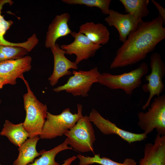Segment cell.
I'll use <instances>...</instances> for the list:
<instances>
[{
	"mask_svg": "<svg viewBox=\"0 0 165 165\" xmlns=\"http://www.w3.org/2000/svg\"><path fill=\"white\" fill-rule=\"evenodd\" d=\"M165 23L159 15L151 20L141 22L117 50L110 68L132 65L145 59L165 38Z\"/></svg>",
	"mask_w": 165,
	"mask_h": 165,
	"instance_id": "obj_1",
	"label": "cell"
},
{
	"mask_svg": "<svg viewBox=\"0 0 165 165\" xmlns=\"http://www.w3.org/2000/svg\"><path fill=\"white\" fill-rule=\"evenodd\" d=\"M20 78L24 82L27 90L23 95L26 115L23 125L28 134V138H32L39 136L42 133L47 116V107L37 99L23 75Z\"/></svg>",
	"mask_w": 165,
	"mask_h": 165,
	"instance_id": "obj_2",
	"label": "cell"
},
{
	"mask_svg": "<svg viewBox=\"0 0 165 165\" xmlns=\"http://www.w3.org/2000/svg\"><path fill=\"white\" fill-rule=\"evenodd\" d=\"M148 71L145 62L141 64L137 68L130 72L119 75H112L108 72L101 73L98 83L112 90H123L127 95H131L133 90L142 83V78Z\"/></svg>",
	"mask_w": 165,
	"mask_h": 165,
	"instance_id": "obj_3",
	"label": "cell"
},
{
	"mask_svg": "<svg viewBox=\"0 0 165 165\" xmlns=\"http://www.w3.org/2000/svg\"><path fill=\"white\" fill-rule=\"evenodd\" d=\"M77 113L73 114L70 109L67 108L60 114L55 115L48 112L41 133L39 137L41 139H51L64 135L75 125L83 116L81 105H77Z\"/></svg>",
	"mask_w": 165,
	"mask_h": 165,
	"instance_id": "obj_4",
	"label": "cell"
},
{
	"mask_svg": "<svg viewBox=\"0 0 165 165\" xmlns=\"http://www.w3.org/2000/svg\"><path fill=\"white\" fill-rule=\"evenodd\" d=\"M64 135L67 137L68 145L72 148L81 152H94L95 136L88 116H83L79 119Z\"/></svg>",
	"mask_w": 165,
	"mask_h": 165,
	"instance_id": "obj_5",
	"label": "cell"
},
{
	"mask_svg": "<svg viewBox=\"0 0 165 165\" xmlns=\"http://www.w3.org/2000/svg\"><path fill=\"white\" fill-rule=\"evenodd\" d=\"M138 125L147 135L156 129L158 134L165 135V95L156 97L144 112L138 114Z\"/></svg>",
	"mask_w": 165,
	"mask_h": 165,
	"instance_id": "obj_6",
	"label": "cell"
},
{
	"mask_svg": "<svg viewBox=\"0 0 165 165\" xmlns=\"http://www.w3.org/2000/svg\"><path fill=\"white\" fill-rule=\"evenodd\" d=\"M72 73L73 75L66 83L53 89V91L57 93L65 91L74 96L87 97L93 84L98 82L101 74L97 67L88 71L73 70Z\"/></svg>",
	"mask_w": 165,
	"mask_h": 165,
	"instance_id": "obj_7",
	"label": "cell"
},
{
	"mask_svg": "<svg viewBox=\"0 0 165 165\" xmlns=\"http://www.w3.org/2000/svg\"><path fill=\"white\" fill-rule=\"evenodd\" d=\"M151 72L145 76L148 83L144 84L142 88L144 92L149 93L148 97L145 103L142 107L145 110L150 105L154 96L158 97L165 89L163 79L165 75V64L162 61L160 54L158 53H152L150 57Z\"/></svg>",
	"mask_w": 165,
	"mask_h": 165,
	"instance_id": "obj_8",
	"label": "cell"
},
{
	"mask_svg": "<svg viewBox=\"0 0 165 165\" xmlns=\"http://www.w3.org/2000/svg\"><path fill=\"white\" fill-rule=\"evenodd\" d=\"M89 118L101 132L105 135L116 134L130 144L141 141L147 138V134L143 133L136 134L124 130L117 126L108 119H106L95 109H93Z\"/></svg>",
	"mask_w": 165,
	"mask_h": 165,
	"instance_id": "obj_9",
	"label": "cell"
},
{
	"mask_svg": "<svg viewBox=\"0 0 165 165\" xmlns=\"http://www.w3.org/2000/svg\"><path fill=\"white\" fill-rule=\"evenodd\" d=\"M71 35L74 38V41L70 44H63L60 46L65 51V54L76 56L75 62L77 65L83 60L93 57L102 47V45L93 43L82 33L73 31Z\"/></svg>",
	"mask_w": 165,
	"mask_h": 165,
	"instance_id": "obj_10",
	"label": "cell"
},
{
	"mask_svg": "<svg viewBox=\"0 0 165 165\" xmlns=\"http://www.w3.org/2000/svg\"><path fill=\"white\" fill-rule=\"evenodd\" d=\"M108 15L105 19V21L109 26L116 28L119 33V40L123 43L143 20L135 18L130 13L123 14L113 9L110 10Z\"/></svg>",
	"mask_w": 165,
	"mask_h": 165,
	"instance_id": "obj_11",
	"label": "cell"
},
{
	"mask_svg": "<svg viewBox=\"0 0 165 165\" xmlns=\"http://www.w3.org/2000/svg\"><path fill=\"white\" fill-rule=\"evenodd\" d=\"M54 58V68L52 74L48 79L50 85L52 86L56 85L59 79L72 73L70 69L77 70L78 65L68 59L65 56V52L61 49L57 44L50 48Z\"/></svg>",
	"mask_w": 165,
	"mask_h": 165,
	"instance_id": "obj_12",
	"label": "cell"
},
{
	"mask_svg": "<svg viewBox=\"0 0 165 165\" xmlns=\"http://www.w3.org/2000/svg\"><path fill=\"white\" fill-rule=\"evenodd\" d=\"M32 58L29 56L16 60L0 62V77L9 80L12 85L16 83V79L31 68Z\"/></svg>",
	"mask_w": 165,
	"mask_h": 165,
	"instance_id": "obj_13",
	"label": "cell"
},
{
	"mask_svg": "<svg viewBox=\"0 0 165 165\" xmlns=\"http://www.w3.org/2000/svg\"><path fill=\"white\" fill-rule=\"evenodd\" d=\"M138 165H165V135L157 134L153 144L145 145Z\"/></svg>",
	"mask_w": 165,
	"mask_h": 165,
	"instance_id": "obj_14",
	"label": "cell"
},
{
	"mask_svg": "<svg viewBox=\"0 0 165 165\" xmlns=\"http://www.w3.org/2000/svg\"><path fill=\"white\" fill-rule=\"evenodd\" d=\"M70 16L67 13L57 15L49 25L46 32L45 46L50 48L55 45L59 38L71 34L72 31L70 29L68 22Z\"/></svg>",
	"mask_w": 165,
	"mask_h": 165,
	"instance_id": "obj_15",
	"label": "cell"
},
{
	"mask_svg": "<svg viewBox=\"0 0 165 165\" xmlns=\"http://www.w3.org/2000/svg\"><path fill=\"white\" fill-rule=\"evenodd\" d=\"M13 3L11 0H0V45L20 46L24 48L28 52H30L38 42V39L35 33H34L26 41L22 42H11L4 37L6 31L12 25L13 22L11 20H6L4 16L2 15V11L5 5H11Z\"/></svg>",
	"mask_w": 165,
	"mask_h": 165,
	"instance_id": "obj_16",
	"label": "cell"
},
{
	"mask_svg": "<svg viewBox=\"0 0 165 165\" xmlns=\"http://www.w3.org/2000/svg\"><path fill=\"white\" fill-rule=\"evenodd\" d=\"M78 32L84 35L95 44L104 45L109 39L110 33L107 27L103 24L88 22L79 26Z\"/></svg>",
	"mask_w": 165,
	"mask_h": 165,
	"instance_id": "obj_17",
	"label": "cell"
},
{
	"mask_svg": "<svg viewBox=\"0 0 165 165\" xmlns=\"http://www.w3.org/2000/svg\"><path fill=\"white\" fill-rule=\"evenodd\" d=\"M40 139L39 136L29 138L18 147L19 155L13 165H28L32 163L36 157L41 155V151L38 152L36 148L37 143Z\"/></svg>",
	"mask_w": 165,
	"mask_h": 165,
	"instance_id": "obj_18",
	"label": "cell"
},
{
	"mask_svg": "<svg viewBox=\"0 0 165 165\" xmlns=\"http://www.w3.org/2000/svg\"><path fill=\"white\" fill-rule=\"evenodd\" d=\"M0 134L6 137L13 144L19 147L28 138V134L24 129L22 123L14 124L6 120Z\"/></svg>",
	"mask_w": 165,
	"mask_h": 165,
	"instance_id": "obj_19",
	"label": "cell"
},
{
	"mask_svg": "<svg viewBox=\"0 0 165 165\" xmlns=\"http://www.w3.org/2000/svg\"><path fill=\"white\" fill-rule=\"evenodd\" d=\"M123 5L125 12L131 14L137 19H142L148 16L149 11L148 7L149 0H120Z\"/></svg>",
	"mask_w": 165,
	"mask_h": 165,
	"instance_id": "obj_20",
	"label": "cell"
},
{
	"mask_svg": "<svg viewBox=\"0 0 165 165\" xmlns=\"http://www.w3.org/2000/svg\"><path fill=\"white\" fill-rule=\"evenodd\" d=\"M68 143L67 138L61 144L52 149L46 151L43 150L41 151V156L35 160L34 162L28 165H60L56 162L55 159L56 155L60 152L67 149H72L71 147L68 146Z\"/></svg>",
	"mask_w": 165,
	"mask_h": 165,
	"instance_id": "obj_21",
	"label": "cell"
},
{
	"mask_svg": "<svg viewBox=\"0 0 165 165\" xmlns=\"http://www.w3.org/2000/svg\"><path fill=\"white\" fill-rule=\"evenodd\" d=\"M77 157L79 160V165H89L95 163L101 165H138L135 160L132 158H126L123 163H119L108 158L101 157L100 154H95L93 157L85 156L79 154Z\"/></svg>",
	"mask_w": 165,
	"mask_h": 165,
	"instance_id": "obj_22",
	"label": "cell"
},
{
	"mask_svg": "<svg viewBox=\"0 0 165 165\" xmlns=\"http://www.w3.org/2000/svg\"><path fill=\"white\" fill-rule=\"evenodd\" d=\"M28 53L27 50L22 47L0 45V62L20 59L25 56Z\"/></svg>",
	"mask_w": 165,
	"mask_h": 165,
	"instance_id": "obj_23",
	"label": "cell"
},
{
	"mask_svg": "<svg viewBox=\"0 0 165 165\" xmlns=\"http://www.w3.org/2000/svg\"><path fill=\"white\" fill-rule=\"evenodd\" d=\"M61 1L69 5H81L90 7H97L101 9L103 14L108 15L111 1V0H62Z\"/></svg>",
	"mask_w": 165,
	"mask_h": 165,
	"instance_id": "obj_24",
	"label": "cell"
},
{
	"mask_svg": "<svg viewBox=\"0 0 165 165\" xmlns=\"http://www.w3.org/2000/svg\"><path fill=\"white\" fill-rule=\"evenodd\" d=\"M151 1L157 9L159 13V15L165 21V9L161 6L159 3L155 0H152Z\"/></svg>",
	"mask_w": 165,
	"mask_h": 165,
	"instance_id": "obj_25",
	"label": "cell"
},
{
	"mask_svg": "<svg viewBox=\"0 0 165 165\" xmlns=\"http://www.w3.org/2000/svg\"><path fill=\"white\" fill-rule=\"evenodd\" d=\"M77 158V156H75L70 157L64 161L63 163L60 165H71L72 163Z\"/></svg>",
	"mask_w": 165,
	"mask_h": 165,
	"instance_id": "obj_26",
	"label": "cell"
},
{
	"mask_svg": "<svg viewBox=\"0 0 165 165\" xmlns=\"http://www.w3.org/2000/svg\"><path fill=\"white\" fill-rule=\"evenodd\" d=\"M8 84L11 85L10 82L7 80H0V89L2 88L4 85Z\"/></svg>",
	"mask_w": 165,
	"mask_h": 165,
	"instance_id": "obj_27",
	"label": "cell"
},
{
	"mask_svg": "<svg viewBox=\"0 0 165 165\" xmlns=\"http://www.w3.org/2000/svg\"><path fill=\"white\" fill-rule=\"evenodd\" d=\"M9 80H9H8L7 79H6L5 78H3V77H0V80ZM11 82V85H12V83H11V82Z\"/></svg>",
	"mask_w": 165,
	"mask_h": 165,
	"instance_id": "obj_28",
	"label": "cell"
},
{
	"mask_svg": "<svg viewBox=\"0 0 165 165\" xmlns=\"http://www.w3.org/2000/svg\"><path fill=\"white\" fill-rule=\"evenodd\" d=\"M1 100L0 99V104L1 103Z\"/></svg>",
	"mask_w": 165,
	"mask_h": 165,
	"instance_id": "obj_29",
	"label": "cell"
}]
</instances>
